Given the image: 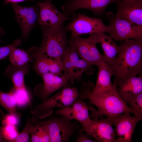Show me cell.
<instances>
[{
  "mask_svg": "<svg viewBox=\"0 0 142 142\" xmlns=\"http://www.w3.org/2000/svg\"><path fill=\"white\" fill-rule=\"evenodd\" d=\"M83 83L79 93V98L82 100L86 99L89 100V103L96 106L97 110L92 106H89L91 112L90 115L94 120L105 116L113 118L118 115L125 112H129L138 116L137 113L130 108L124 101L116 90V86L106 91L93 94L91 90L94 88L93 84L90 82Z\"/></svg>",
  "mask_w": 142,
  "mask_h": 142,
  "instance_id": "obj_1",
  "label": "cell"
},
{
  "mask_svg": "<svg viewBox=\"0 0 142 142\" xmlns=\"http://www.w3.org/2000/svg\"><path fill=\"white\" fill-rule=\"evenodd\" d=\"M119 46L116 57L107 64L114 82L142 74V40L127 39L120 42Z\"/></svg>",
  "mask_w": 142,
  "mask_h": 142,
  "instance_id": "obj_2",
  "label": "cell"
},
{
  "mask_svg": "<svg viewBox=\"0 0 142 142\" xmlns=\"http://www.w3.org/2000/svg\"><path fill=\"white\" fill-rule=\"evenodd\" d=\"M41 28L43 38L39 50L48 57L62 59L68 43L65 26L63 24L57 28L41 26Z\"/></svg>",
  "mask_w": 142,
  "mask_h": 142,
  "instance_id": "obj_3",
  "label": "cell"
},
{
  "mask_svg": "<svg viewBox=\"0 0 142 142\" xmlns=\"http://www.w3.org/2000/svg\"><path fill=\"white\" fill-rule=\"evenodd\" d=\"M67 31L71 33V38L83 34L100 33H111L112 29L109 24L106 25L99 18L89 17L80 13L65 26Z\"/></svg>",
  "mask_w": 142,
  "mask_h": 142,
  "instance_id": "obj_4",
  "label": "cell"
},
{
  "mask_svg": "<svg viewBox=\"0 0 142 142\" xmlns=\"http://www.w3.org/2000/svg\"><path fill=\"white\" fill-rule=\"evenodd\" d=\"M105 18L112 28V32L108 36L113 39L120 42L129 39L142 40V27L126 20L116 18L111 12L105 14Z\"/></svg>",
  "mask_w": 142,
  "mask_h": 142,
  "instance_id": "obj_5",
  "label": "cell"
},
{
  "mask_svg": "<svg viewBox=\"0 0 142 142\" xmlns=\"http://www.w3.org/2000/svg\"><path fill=\"white\" fill-rule=\"evenodd\" d=\"M47 125L50 142H68L80 126L76 122L64 116L52 117L43 121Z\"/></svg>",
  "mask_w": 142,
  "mask_h": 142,
  "instance_id": "obj_6",
  "label": "cell"
},
{
  "mask_svg": "<svg viewBox=\"0 0 142 142\" xmlns=\"http://www.w3.org/2000/svg\"><path fill=\"white\" fill-rule=\"evenodd\" d=\"M79 98V93L75 87L62 88L52 97L44 101L37 108V115L40 118L47 116L53 112V108H62L73 103Z\"/></svg>",
  "mask_w": 142,
  "mask_h": 142,
  "instance_id": "obj_7",
  "label": "cell"
},
{
  "mask_svg": "<svg viewBox=\"0 0 142 142\" xmlns=\"http://www.w3.org/2000/svg\"><path fill=\"white\" fill-rule=\"evenodd\" d=\"M43 84L40 87L39 95L45 100L52 93L61 88L69 87L75 80H80L78 75L70 73H64L60 76L50 72L41 75Z\"/></svg>",
  "mask_w": 142,
  "mask_h": 142,
  "instance_id": "obj_8",
  "label": "cell"
},
{
  "mask_svg": "<svg viewBox=\"0 0 142 142\" xmlns=\"http://www.w3.org/2000/svg\"><path fill=\"white\" fill-rule=\"evenodd\" d=\"M68 44L75 49L82 59L91 65L98 66L102 63H106L104 55L98 51L96 44L88 38H71L68 40Z\"/></svg>",
  "mask_w": 142,
  "mask_h": 142,
  "instance_id": "obj_9",
  "label": "cell"
},
{
  "mask_svg": "<svg viewBox=\"0 0 142 142\" xmlns=\"http://www.w3.org/2000/svg\"><path fill=\"white\" fill-rule=\"evenodd\" d=\"M62 8L63 12L73 19L76 16L74 12L81 9L90 10L95 15L102 16L105 12L107 6L112 3L117 4L122 2V0H67Z\"/></svg>",
  "mask_w": 142,
  "mask_h": 142,
  "instance_id": "obj_10",
  "label": "cell"
},
{
  "mask_svg": "<svg viewBox=\"0 0 142 142\" xmlns=\"http://www.w3.org/2000/svg\"><path fill=\"white\" fill-rule=\"evenodd\" d=\"M39 7L38 23L41 26L53 28L60 27L70 17L66 14L59 11L53 5L52 0H45L43 3H37Z\"/></svg>",
  "mask_w": 142,
  "mask_h": 142,
  "instance_id": "obj_11",
  "label": "cell"
},
{
  "mask_svg": "<svg viewBox=\"0 0 142 142\" xmlns=\"http://www.w3.org/2000/svg\"><path fill=\"white\" fill-rule=\"evenodd\" d=\"M93 120L90 126L84 131L85 134L96 142H116V134L113 128V118H100Z\"/></svg>",
  "mask_w": 142,
  "mask_h": 142,
  "instance_id": "obj_12",
  "label": "cell"
},
{
  "mask_svg": "<svg viewBox=\"0 0 142 142\" xmlns=\"http://www.w3.org/2000/svg\"><path fill=\"white\" fill-rule=\"evenodd\" d=\"M89 106L81 99H78L70 104L61 108L56 114L80 123L84 131L90 125L92 120L89 114Z\"/></svg>",
  "mask_w": 142,
  "mask_h": 142,
  "instance_id": "obj_13",
  "label": "cell"
},
{
  "mask_svg": "<svg viewBox=\"0 0 142 142\" xmlns=\"http://www.w3.org/2000/svg\"><path fill=\"white\" fill-rule=\"evenodd\" d=\"M128 112L119 114L113 118V125L116 138V142H131L135 128L137 123L142 119Z\"/></svg>",
  "mask_w": 142,
  "mask_h": 142,
  "instance_id": "obj_14",
  "label": "cell"
},
{
  "mask_svg": "<svg viewBox=\"0 0 142 142\" xmlns=\"http://www.w3.org/2000/svg\"><path fill=\"white\" fill-rule=\"evenodd\" d=\"M15 18L22 31V36L26 38L37 22L39 7L37 4L30 7H23L17 3L11 4Z\"/></svg>",
  "mask_w": 142,
  "mask_h": 142,
  "instance_id": "obj_15",
  "label": "cell"
},
{
  "mask_svg": "<svg viewBox=\"0 0 142 142\" xmlns=\"http://www.w3.org/2000/svg\"><path fill=\"white\" fill-rule=\"evenodd\" d=\"M77 52L72 47L67 44L65 52L62 59L64 65V73H70L82 76L83 73L88 75H91L94 71L93 65L88 63L84 59H79Z\"/></svg>",
  "mask_w": 142,
  "mask_h": 142,
  "instance_id": "obj_16",
  "label": "cell"
},
{
  "mask_svg": "<svg viewBox=\"0 0 142 142\" xmlns=\"http://www.w3.org/2000/svg\"><path fill=\"white\" fill-rule=\"evenodd\" d=\"M117 4L115 18L126 20L142 27V0L131 3L122 1Z\"/></svg>",
  "mask_w": 142,
  "mask_h": 142,
  "instance_id": "obj_17",
  "label": "cell"
},
{
  "mask_svg": "<svg viewBox=\"0 0 142 142\" xmlns=\"http://www.w3.org/2000/svg\"><path fill=\"white\" fill-rule=\"evenodd\" d=\"M117 92L125 102L131 98L142 93V74L126 78L116 82Z\"/></svg>",
  "mask_w": 142,
  "mask_h": 142,
  "instance_id": "obj_18",
  "label": "cell"
},
{
  "mask_svg": "<svg viewBox=\"0 0 142 142\" xmlns=\"http://www.w3.org/2000/svg\"><path fill=\"white\" fill-rule=\"evenodd\" d=\"M88 38L96 44H101L107 64L111 62L116 57L119 50V46L105 33L91 34Z\"/></svg>",
  "mask_w": 142,
  "mask_h": 142,
  "instance_id": "obj_19",
  "label": "cell"
},
{
  "mask_svg": "<svg viewBox=\"0 0 142 142\" xmlns=\"http://www.w3.org/2000/svg\"><path fill=\"white\" fill-rule=\"evenodd\" d=\"M98 67V72L96 83L91 90L93 94L106 91L114 86L111 81L112 73L107 64L102 63Z\"/></svg>",
  "mask_w": 142,
  "mask_h": 142,
  "instance_id": "obj_20",
  "label": "cell"
},
{
  "mask_svg": "<svg viewBox=\"0 0 142 142\" xmlns=\"http://www.w3.org/2000/svg\"><path fill=\"white\" fill-rule=\"evenodd\" d=\"M29 67L27 64L21 66H16L11 64L5 70L4 75L11 79L13 88L19 89L26 88L24 77L29 72Z\"/></svg>",
  "mask_w": 142,
  "mask_h": 142,
  "instance_id": "obj_21",
  "label": "cell"
},
{
  "mask_svg": "<svg viewBox=\"0 0 142 142\" xmlns=\"http://www.w3.org/2000/svg\"><path fill=\"white\" fill-rule=\"evenodd\" d=\"M31 56L35 59L34 69L39 75L49 72V57L41 52L38 47H33L27 51Z\"/></svg>",
  "mask_w": 142,
  "mask_h": 142,
  "instance_id": "obj_22",
  "label": "cell"
},
{
  "mask_svg": "<svg viewBox=\"0 0 142 142\" xmlns=\"http://www.w3.org/2000/svg\"><path fill=\"white\" fill-rule=\"evenodd\" d=\"M11 64L16 66H21L33 62V58L27 52L21 49L15 48L9 55Z\"/></svg>",
  "mask_w": 142,
  "mask_h": 142,
  "instance_id": "obj_23",
  "label": "cell"
},
{
  "mask_svg": "<svg viewBox=\"0 0 142 142\" xmlns=\"http://www.w3.org/2000/svg\"><path fill=\"white\" fill-rule=\"evenodd\" d=\"M31 133L32 142H49L50 137L47 127L43 121L35 126H32Z\"/></svg>",
  "mask_w": 142,
  "mask_h": 142,
  "instance_id": "obj_24",
  "label": "cell"
},
{
  "mask_svg": "<svg viewBox=\"0 0 142 142\" xmlns=\"http://www.w3.org/2000/svg\"><path fill=\"white\" fill-rule=\"evenodd\" d=\"M0 104L10 114L17 115L16 101L10 92L6 93L0 91Z\"/></svg>",
  "mask_w": 142,
  "mask_h": 142,
  "instance_id": "obj_25",
  "label": "cell"
},
{
  "mask_svg": "<svg viewBox=\"0 0 142 142\" xmlns=\"http://www.w3.org/2000/svg\"><path fill=\"white\" fill-rule=\"evenodd\" d=\"M10 92L14 96L17 105L22 106L29 103V97L26 88L17 89L13 88Z\"/></svg>",
  "mask_w": 142,
  "mask_h": 142,
  "instance_id": "obj_26",
  "label": "cell"
},
{
  "mask_svg": "<svg viewBox=\"0 0 142 142\" xmlns=\"http://www.w3.org/2000/svg\"><path fill=\"white\" fill-rule=\"evenodd\" d=\"M125 102L142 118V93L131 98Z\"/></svg>",
  "mask_w": 142,
  "mask_h": 142,
  "instance_id": "obj_27",
  "label": "cell"
},
{
  "mask_svg": "<svg viewBox=\"0 0 142 142\" xmlns=\"http://www.w3.org/2000/svg\"><path fill=\"white\" fill-rule=\"evenodd\" d=\"M1 129L2 134L4 139L9 141L12 142L17 137L19 134L15 126L5 125Z\"/></svg>",
  "mask_w": 142,
  "mask_h": 142,
  "instance_id": "obj_28",
  "label": "cell"
},
{
  "mask_svg": "<svg viewBox=\"0 0 142 142\" xmlns=\"http://www.w3.org/2000/svg\"><path fill=\"white\" fill-rule=\"evenodd\" d=\"M49 72L59 75H62L64 65L62 59L49 57Z\"/></svg>",
  "mask_w": 142,
  "mask_h": 142,
  "instance_id": "obj_29",
  "label": "cell"
},
{
  "mask_svg": "<svg viewBox=\"0 0 142 142\" xmlns=\"http://www.w3.org/2000/svg\"><path fill=\"white\" fill-rule=\"evenodd\" d=\"M22 44L20 39H15L12 43L8 45L0 47V60L5 59L15 49Z\"/></svg>",
  "mask_w": 142,
  "mask_h": 142,
  "instance_id": "obj_30",
  "label": "cell"
},
{
  "mask_svg": "<svg viewBox=\"0 0 142 142\" xmlns=\"http://www.w3.org/2000/svg\"><path fill=\"white\" fill-rule=\"evenodd\" d=\"M32 124L28 120L27 124L22 132L19 134L17 137L12 142H26L29 140V136L31 133Z\"/></svg>",
  "mask_w": 142,
  "mask_h": 142,
  "instance_id": "obj_31",
  "label": "cell"
},
{
  "mask_svg": "<svg viewBox=\"0 0 142 142\" xmlns=\"http://www.w3.org/2000/svg\"><path fill=\"white\" fill-rule=\"evenodd\" d=\"M3 119L5 125L16 126L18 122V118L17 115L16 114L9 113Z\"/></svg>",
  "mask_w": 142,
  "mask_h": 142,
  "instance_id": "obj_32",
  "label": "cell"
},
{
  "mask_svg": "<svg viewBox=\"0 0 142 142\" xmlns=\"http://www.w3.org/2000/svg\"><path fill=\"white\" fill-rule=\"evenodd\" d=\"M82 128L78 131V135L76 140L77 142H95L94 140L92 139L89 136L84 134Z\"/></svg>",
  "mask_w": 142,
  "mask_h": 142,
  "instance_id": "obj_33",
  "label": "cell"
},
{
  "mask_svg": "<svg viewBox=\"0 0 142 142\" xmlns=\"http://www.w3.org/2000/svg\"><path fill=\"white\" fill-rule=\"evenodd\" d=\"M5 4L9 3H17L27 0L33 1L34 0H3Z\"/></svg>",
  "mask_w": 142,
  "mask_h": 142,
  "instance_id": "obj_34",
  "label": "cell"
},
{
  "mask_svg": "<svg viewBox=\"0 0 142 142\" xmlns=\"http://www.w3.org/2000/svg\"><path fill=\"white\" fill-rule=\"evenodd\" d=\"M4 115L2 111L0 109V120L3 119ZM4 141V139L2 136L1 128H0V142H2Z\"/></svg>",
  "mask_w": 142,
  "mask_h": 142,
  "instance_id": "obj_35",
  "label": "cell"
},
{
  "mask_svg": "<svg viewBox=\"0 0 142 142\" xmlns=\"http://www.w3.org/2000/svg\"><path fill=\"white\" fill-rule=\"evenodd\" d=\"M4 32L3 29L2 28L0 27V37L1 36H3L4 34ZM0 42L3 43V42L1 40L0 38Z\"/></svg>",
  "mask_w": 142,
  "mask_h": 142,
  "instance_id": "obj_36",
  "label": "cell"
},
{
  "mask_svg": "<svg viewBox=\"0 0 142 142\" xmlns=\"http://www.w3.org/2000/svg\"><path fill=\"white\" fill-rule=\"evenodd\" d=\"M138 0H122V1L126 3H131L135 2Z\"/></svg>",
  "mask_w": 142,
  "mask_h": 142,
  "instance_id": "obj_37",
  "label": "cell"
},
{
  "mask_svg": "<svg viewBox=\"0 0 142 142\" xmlns=\"http://www.w3.org/2000/svg\"><path fill=\"white\" fill-rule=\"evenodd\" d=\"M66 1H67V0H65Z\"/></svg>",
  "mask_w": 142,
  "mask_h": 142,
  "instance_id": "obj_38",
  "label": "cell"
}]
</instances>
